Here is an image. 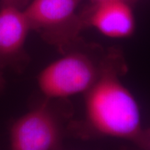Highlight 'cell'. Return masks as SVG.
<instances>
[{
  "instance_id": "1",
  "label": "cell",
  "mask_w": 150,
  "mask_h": 150,
  "mask_svg": "<svg viewBox=\"0 0 150 150\" xmlns=\"http://www.w3.org/2000/svg\"><path fill=\"white\" fill-rule=\"evenodd\" d=\"M86 125L100 136L129 140L143 149L150 147V131L144 129L139 104L115 71L105 68L86 93Z\"/></svg>"
},
{
  "instance_id": "2",
  "label": "cell",
  "mask_w": 150,
  "mask_h": 150,
  "mask_svg": "<svg viewBox=\"0 0 150 150\" xmlns=\"http://www.w3.org/2000/svg\"><path fill=\"white\" fill-rule=\"evenodd\" d=\"M101 71L86 54H67L40 72L38 86L48 98H66L86 93L96 83Z\"/></svg>"
},
{
  "instance_id": "3",
  "label": "cell",
  "mask_w": 150,
  "mask_h": 150,
  "mask_svg": "<svg viewBox=\"0 0 150 150\" xmlns=\"http://www.w3.org/2000/svg\"><path fill=\"white\" fill-rule=\"evenodd\" d=\"M63 132L55 111L46 104L39 105L11 124L10 150H60Z\"/></svg>"
},
{
  "instance_id": "4",
  "label": "cell",
  "mask_w": 150,
  "mask_h": 150,
  "mask_svg": "<svg viewBox=\"0 0 150 150\" xmlns=\"http://www.w3.org/2000/svg\"><path fill=\"white\" fill-rule=\"evenodd\" d=\"M32 30L23 9L13 3L0 8V64H7L22 53Z\"/></svg>"
},
{
  "instance_id": "5",
  "label": "cell",
  "mask_w": 150,
  "mask_h": 150,
  "mask_svg": "<svg viewBox=\"0 0 150 150\" xmlns=\"http://www.w3.org/2000/svg\"><path fill=\"white\" fill-rule=\"evenodd\" d=\"M81 0H33L24 8L31 28L51 33L75 21Z\"/></svg>"
},
{
  "instance_id": "6",
  "label": "cell",
  "mask_w": 150,
  "mask_h": 150,
  "mask_svg": "<svg viewBox=\"0 0 150 150\" xmlns=\"http://www.w3.org/2000/svg\"><path fill=\"white\" fill-rule=\"evenodd\" d=\"M89 23L103 35L112 38L131 36L135 30V18L125 0L95 4Z\"/></svg>"
},
{
  "instance_id": "7",
  "label": "cell",
  "mask_w": 150,
  "mask_h": 150,
  "mask_svg": "<svg viewBox=\"0 0 150 150\" xmlns=\"http://www.w3.org/2000/svg\"><path fill=\"white\" fill-rule=\"evenodd\" d=\"M23 0H4V3H13V4H15L20 6L21 2L23 3Z\"/></svg>"
},
{
  "instance_id": "8",
  "label": "cell",
  "mask_w": 150,
  "mask_h": 150,
  "mask_svg": "<svg viewBox=\"0 0 150 150\" xmlns=\"http://www.w3.org/2000/svg\"><path fill=\"white\" fill-rule=\"evenodd\" d=\"M91 2L94 3L95 4H103V3H107V2H112V1H118V0H90Z\"/></svg>"
},
{
  "instance_id": "9",
  "label": "cell",
  "mask_w": 150,
  "mask_h": 150,
  "mask_svg": "<svg viewBox=\"0 0 150 150\" xmlns=\"http://www.w3.org/2000/svg\"><path fill=\"white\" fill-rule=\"evenodd\" d=\"M4 78H3V76L1 74V73H0V92L2 91V89L4 88Z\"/></svg>"
},
{
  "instance_id": "10",
  "label": "cell",
  "mask_w": 150,
  "mask_h": 150,
  "mask_svg": "<svg viewBox=\"0 0 150 150\" xmlns=\"http://www.w3.org/2000/svg\"><path fill=\"white\" fill-rule=\"evenodd\" d=\"M148 150H150V147H149V149H148Z\"/></svg>"
}]
</instances>
